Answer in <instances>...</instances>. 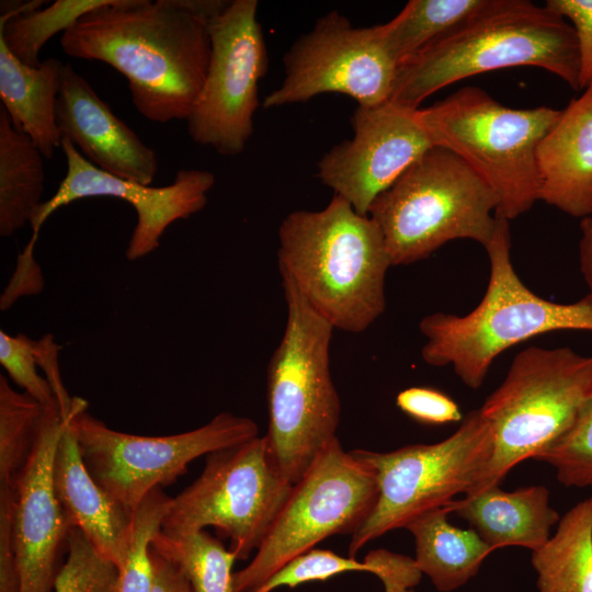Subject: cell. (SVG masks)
Masks as SVG:
<instances>
[{"label":"cell","mask_w":592,"mask_h":592,"mask_svg":"<svg viewBox=\"0 0 592 592\" xmlns=\"http://www.w3.org/2000/svg\"><path fill=\"white\" fill-rule=\"evenodd\" d=\"M226 2L111 0L64 32L61 49L121 72L133 105L145 118L185 121L208 69V22Z\"/></svg>","instance_id":"1"},{"label":"cell","mask_w":592,"mask_h":592,"mask_svg":"<svg viewBox=\"0 0 592 592\" xmlns=\"http://www.w3.org/2000/svg\"><path fill=\"white\" fill-rule=\"evenodd\" d=\"M277 265L334 329L360 333L386 308L391 261L377 224L339 195L320 210H295L278 227Z\"/></svg>","instance_id":"2"},{"label":"cell","mask_w":592,"mask_h":592,"mask_svg":"<svg viewBox=\"0 0 592 592\" xmlns=\"http://www.w3.org/2000/svg\"><path fill=\"white\" fill-rule=\"evenodd\" d=\"M537 67L580 90L576 32L561 15L528 0H492L467 23L402 62L390 101L419 109L434 92L485 72Z\"/></svg>","instance_id":"3"},{"label":"cell","mask_w":592,"mask_h":592,"mask_svg":"<svg viewBox=\"0 0 592 592\" xmlns=\"http://www.w3.org/2000/svg\"><path fill=\"white\" fill-rule=\"evenodd\" d=\"M510 220L496 215V228L485 249L489 259L486 293L475 309L458 316L423 317L422 360L430 366H452L469 388L482 386L494 360L505 350L555 331H591L592 299L574 303L544 299L523 284L511 261Z\"/></svg>","instance_id":"4"},{"label":"cell","mask_w":592,"mask_h":592,"mask_svg":"<svg viewBox=\"0 0 592 592\" xmlns=\"http://www.w3.org/2000/svg\"><path fill=\"white\" fill-rule=\"evenodd\" d=\"M281 277L287 318L267 364L265 437L274 467L295 485L337 437L341 403L330 372L334 328Z\"/></svg>","instance_id":"5"},{"label":"cell","mask_w":592,"mask_h":592,"mask_svg":"<svg viewBox=\"0 0 592 592\" xmlns=\"http://www.w3.org/2000/svg\"><path fill=\"white\" fill-rule=\"evenodd\" d=\"M559 114L549 106H504L477 87H463L418 111L433 146L452 151L478 174L497 196L496 215L508 220L539 201L536 149Z\"/></svg>","instance_id":"6"},{"label":"cell","mask_w":592,"mask_h":592,"mask_svg":"<svg viewBox=\"0 0 592 592\" xmlns=\"http://www.w3.org/2000/svg\"><path fill=\"white\" fill-rule=\"evenodd\" d=\"M498 200L459 157L434 146L371 205L391 265L428 259L445 243L470 239L483 247L496 228Z\"/></svg>","instance_id":"7"},{"label":"cell","mask_w":592,"mask_h":592,"mask_svg":"<svg viewBox=\"0 0 592 592\" xmlns=\"http://www.w3.org/2000/svg\"><path fill=\"white\" fill-rule=\"evenodd\" d=\"M592 385V355L570 348L530 346L515 355L480 411L492 430V453L464 496L500 486L509 471L559 439Z\"/></svg>","instance_id":"8"},{"label":"cell","mask_w":592,"mask_h":592,"mask_svg":"<svg viewBox=\"0 0 592 592\" xmlns=\"http://www.w3.org/2000/svg\"><path fill=\"white\" fill-rule=\"evenodd\" d=\"M492 441L489 422L476 409L439 443L406 445L386 453L351 451L374 470L378 498L368 519L352 535L349 556L355 558L371 540L405 528L420 514L467 493L490 459Z\"/></svg>","instance_id":"9"},{"label":"cell","mask_w":592,"mask_h":592,"mask_svg":"<svg viewBox=\"0 0 592 592\" xmlns=\"http://www.w3.org/2000/svg\"><path fill=\"white\" fill-rule=\"evenodd\" d=\"M378 498L374 470L338 437L318 455L276 515L251 561L234 573L237 592H252L295 557L337 534L353 535Z\"/></svg>","instance_id":"10"},{"label":"cell","mask_w":592,"mask_h":592,"mask_svg":"<svg viewBox=\"0 0 592 592\" xmlns=\"http://www.w3.org/2000/svg\"><path fill=\"white\" fill-rule=\"evenodd\" d=\"M72 398L70 428L92 478L124 509L134 512L155 488L169 486L195 458L259 436L247 417L220 412L208 423L183 433L144 436L109 428Z\"/></svg>","instance_id":"11"},{"label":"cell","mask_w":592,"mask_h":592,"mask_svg":"<svg viewBox=\"0 0 592 592\" xmlns=\"http://www.w3.org/2000/svg\"><path fill=\"white\" fill-rule=\"evenodd\" d=\"M293 485L270 457L265 435L206 455L202 474L172 498L161 531L187 534L212 526L229 538L237 560L257 551Z\"/></svg>","instance_id":"12"},{"label":"cell","mask_w":592,"mask_h":592,"mask_svg":"<svg viewBox=\"0 0 592 592\" xmlns=\"http://www.w3.org/2000/svg\"><path fill=\"white\" fill-rule=\"evenodd\" d=\"M257 12V0L227 1L208 22V69L185 121L194 143L223 156L240 155L254 129L259 83L269 67Z\"/></svg>","instance_id":"13"},{"label":"cell","mask_w":592,"mask_h":592,"mask_svg":"<svg viewBox=\"0 0 592 592\" xmlns=\"http://www.w3.org/2000/svg\"><path fill=\"white\" fill-rule=\"evenodd\" d=\"M284 79L263 100L265 109L307 102L323 93H341L357 105L390 100L399 65L388 52L382 24L354 27L330 11L298 37L284 55Z\"/></svg>","instance_id":"14"},{"label":"cell","mask_w":592,"mask_h":592,"mask_svg":"<svg viewBox=\"0 0 592 592\" xmlns=\"http://www.w3.org/2000/svg\"><path fill=\"white\" fill-rule=\"evenodd\" d=\"M419 109L394 101L357 105L353 137L333 146L318 162L322 184L368 216L375 198L433 146Z\"/></svg>","instance_id":"15"},{"label":"cell","mask_w":592,"mask_h":592,"mask_svg":"<svg viewBox=\"0 0 592 592\" xmlns=\"http://www.w3.org/2000/svg\"><path fill=\"white\" fill-rule=\"evenodd\" d=\"M61 149L66 157V175L55 194L33 214L30 221L32 237L37 238L43 224L62 206L86 197H116L128 202L137 216L125 252L129 261L155 251L171 224L202 210L215 184V175L210 171L182 169L171 184L152 187L99 169L68 139H61Z\"/></svg>","instance_id":"16"},{"label":"cell","mask_w":592,"mask_h":592,"mask_svg":"<svg viewBox=\"0 0 592 592\" xmlns=\"http://www.w3.org/2000/svg\"><path fill=\"white\" fill-rule=\"evenodd\" d=\"M70 413V412H69ZM68 418L45 406L31 455L13 483L12 535L20 592H54L72 526L54 487V460Z\"/></svg>","instance_id":"17"},{"label":"cell","mask_w":592,"mask_h":592,"mask_svg":"<svg viewBox=\"0 0 592 592\" xmlns=\"http://www.w3.org/2000/svg\"><path fill=\"white\" fill-rule=\"evenodd\" d=\"M56 124L99 169L150 185L158 171L155 150L118 118L70 62L65 64L56 102Z\"/></svg>","instance_id":"18"},{"label":"cell","mask_w":592,"mask_h":592,"mask_svg":"<svg viewBox=\"0 0 592 592\" xmlns=\"http://www.w3.org/2000/svg\"><path fill=\"white\" fill-rule=\"evenodd\" d=\"M539 201L576 218L592 216V84L560 110L536 149Z\"/></svg>","instance_id":"19"},{"label":"cell","mask_w":592,"mask_h":592,"mask_svg":"<svg viewBox=\"0 0 592 592\" xmlns=\"http://www.w3.org/2000/svg\"><path fill=\"white\" fill-rule=\"evenodd\" d=\"M69 420L70 413L54 460L55 492L70 525L119 571L128 556L133 513L92 478Z\"/></svg>","instance_id":"20"},{"label":"cell","mask_w":592,"mask_h":592,"mask_svg":"<svg viewBox=\"0 0 592 592\" xmlns=\"http://www.w3.org/2000/svg\"><path fill=\"white\" fill-rule=\"evenodd\" d=\"M445 506L465 520L493 550L521 546L536 551L547 544L551 527L560 520L544 486L513 491L492 486Z\"/></svg>","instance_id":"21"},{"label":"cell","mask_w":592,"mask_h":592,"mask_svg":"<svg viewBox=\"0 0 592 592\" xmlns=\"http://www.w3.org/2000/svg\"><path fill=\"white\" fill-rule=\"evenodd\" d=\"M65 64L46 58L38 67L21 62L0 39V99L13 125L27 134L46 159H52L61 136L56 102Z\"/></svg>","instance_id":"22"},{"label":"cell","mask_w":592,"mask_h":592,"mask_svg":"<svg viewBox=\"0 0 592 592\" xmlns=\"http://www.w3.org/2000/svg\"><path fill=\"white\" fill-rule=\"evenodd\" d=\"M444 506L426 511L407 524L414 537V560L436 590L451 592L474 578L486 557L493 551L473 528L448 522Z\"/></svg>","instance_id":"23"},{"label":"cell","mask_w":592,"mask_h":592,"mask_svg":"<svg viewBox=\"0 0 592 592\" xmlns=\"http://www.w3.org/2000/svg\"><path fill=\"white\" fill-rule=\"evenodd\" d=\"M43 155L0 107V235L10 237L30 224L43 203Z\"/></svg>","instance_id":"24"},{"label":"cell","mask_w":592,"mask_h":592,"mask_svg":"<svg viewBox=\"0 0 592 592\" xmlns=\"http://www.w3.org/2000/svg\"><path fill=\"white\" fill-rule=\"evenodd\" d=\"M538 592H592V496L559 520L545 546L531 557Z\"/></svg>","instance_id":"25"},{"label":"cell","mask_w":592,"mask_h":592,"mask_svg":"<svg viewBox=\"0 0 592 592\" xmlns=\"http://www.w3.org/2000/svg\"><path fill=\"white\" fill-rule=\"evenodd\" d=\"M492 0H410L382 24L385 45L400 66L485 11Z\"/></svg>","instance_id":"26"},{"label":"cell","mask_w":592,"mask_h":592,"mask_svg":"<svg viewBox=\"0 0 592 592\" xmlns=\"http://www.w3.org/2000/svg\"><path fill=\"white\" fill-rule=\"evenodd\" d=\"M150 547L178 563L195 592H237L232 571L235 554L205 530L179 535L160 530Z\"/></svg>","instance_id":"27"},{"label":"cell","mask_w":592,"mask_h":592,"mask_svg":"<svg viewBox=\"0 0 592 592\" xmlns=\"http://www.w3.org/2000/svg\"><path fill=\"white\" fill-rule=\"evenodd\" d=\"M111 0H57L9 18L0 14V39L21 62L38 67L44 44L58 32H66L82 15Z\"/></svg>","instance_id":"28"},{"label":"cell","mask_w":592,"mask_h":592,"mask_svg":"<svg viewBox=\"0 0 592 592\" xmlns=\"http://www.w3.org/2000/svg\"><path fill=\"white\" fill-rule=\"evenodd\" d=\"M45 406L0 375V482L13 486L33 449Z\"/></svg>","instance_id":"29"},{"label":"cell","mask_w":592,"mask_h":592,"mask_svg":"<svg viewBox=\"0 0 592 592\" xmlns=\"http://www.w3.org/2000/svg\"><path fill=\"white\" fill-rule=\"evenodd\" d=\"M171 500L160 487L155 488L133 512L128 556L110 592L151 591L153 566L150 545L161 530Z\"/></svg>","instance_id":"30"},{"label":"cell","mask_w":592,"mask_h":592,"mask_svg":"<svg viewBox=\"0 0 592 592\" xmlns=\"http://www.w3.org/2000/svg\"><path fill=\"white\" fill-rule=\"evenodd\" d=\"M534 459L553 466L566 487H592V385L571 426Z\"/></svg>","instance_id":"31"},{"label":"cell","mask_w":592,"mask_h":592,"mask_svg":"<svg viewBox=\"0 0 592 592\" xmlns=\"http://www.w3.org/2000/svg\"><path fill=\"white\" fill-rule=\"evenodd\" d=\"M117 574V568L72 527L67 558L56 578L54 592H110Z\"/></svg>","instance_id":"32"},{"label":"cell","mask_w":592,"mask_h":592,"mask_svg":"<svg viewBox=\"0 0 592 592\" xmlns=\"http://www.w3.org/2000/svg\"><path fill=\"white\" fill-rule=\"evenodd\" d=\"M351 571L367 572V566L354 557L314 548L285 563L252 592H272L282 587L294 589L303 583L326 581Z\"/></svg>","instance_id":"33"},{"label":"cell","mask_w":592,"mask_h":592,"mask_svg":"<svg viewBox=\"0 0 592 592\" xmlns=\"http://www.w3.org/2000/svg\"><path fill=\"white\" fill-rule=\"evenodd\" d=\"M0 363L12 380L43 406L56 401L47 379L37 373L35 341L25 334L0 331Z\"/></svg>","instance_id":"34"},{"label":"cell","mask_w":592,"mask_h":592,"mask_svg":"<svg viewBox=\"0 0 592 592\" xmlns=\"http://www.w3.org/2000/svg\"><path fill=\"white\" fill-rule=\"evenodd\" d=\"M397 407L411 419L430 425H443L463 420L457 402L431 387H409L396 397Z\"/></svg>","instance_id":"35"},{"label":"cell","mask_w":592,"mask_h":592,"mask_svg":"<svg viewBox=\"0 0 592 592\" xmlns=\"http://www.w3.org/2000/svg\"><path fill=\"white\" fill-rule=\"evenodd\" d=\"M363 561L367 566V572L380 579L385 592H415L413 588L423 574L414 558L384 548L371 550Z\"/></svg>","instance_id":"36"},{"label":"cell","mask_w":592,"mask_h":592,"mask_svg":"<svg viewBox=\"0 0 592 592\" xmlns=\"http://www.w3.org/2000/svg\"><path fill=\"white\" fill-rule=\"evenodd\" d=\"M549 10L573 27L580 58V89L592 84V0H548Z\"/></svg>","instance_id":"37"},{"label":"cell","mask_w":592,"mask_h":592,"mask_svg":"<svg viewBox=\"0 0 592 592\" xmlns=\"http://www.w3.org/2000/svg\"><path fill=\"white\" fill-rule=\"evenodd\" d=\"M13 500V487L0 483V592H20V572L12 535Z\"/></svg>","instance_id":"38"},{"label":"cell","mask_w":592,"mask_h":592,"mask_svg":"<svg viewBox=\"0 0 592 592\" xmlns=\"http://www.w3.org/2000/svg\"><path fill=\"white\" fill-rule=\"evenodd\" d=\"M59 348L50 334L35 341V353L38 366L44 371L45 378L49 383L58 408L62 417H67L71 410L72 398L70 397L61 379L58 365Z\"/></svg>","instance_id":"39"},{"label":"cell","mask_w":592,"mask_h":592,"mask_svg":"<svg viewBox=\"0 0 592 592\" xmlns=\"http://www.w3.org/2000/svg\"><path fill=\"white\" fill-rule=\"evenodd\" d=\"M153 582L150 592H195L182 568L150 547Z\"/></svg>","instance_id":"40"},{"label":"cell","mask_w":592,"mask_h":592,"mask_svg":"<svg viewBox=\"0 0 592 592\" xmlns=\"http://www.w3.org/2000/svg\"><path fill=\"white\" fill-rule=\"evenodd\" d=\"M579 241V265L588 286V296L592 299V216L581 220Z\"/></svg>","instance_id":"41"}]
</instances>
